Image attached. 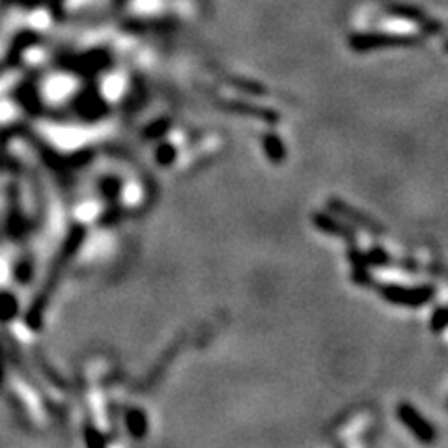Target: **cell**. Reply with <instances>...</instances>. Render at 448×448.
Here are the masks:
<instances>
[{"label":"cell","mask_w":448,"mask_h":448,"mask_svg":"<svg viewBox=\"0 0 448 448\" xmlns=\"http://www.w3.org/2000/svg\"><path fill=\"white\" fill-rule=\"evenodd\" d=\"M379 292L388 303H394L400 307H422L436 294V289L431 286L407 288V286H394V284H383Z\"/></svg>","instance_id":"6da1fadb"},{"label":"cell","mask_w":448,"mask_h":448,"mask_svg":"<svg viewBox=\"0 0 448 448\" xmlns=\"http://www.w3.org/2000/svg\"><path fill=\"white\" fill-rule=\"evenodd\" d=\"M398 418L402 424H405L409 430L413 431V436L417 437L418 441L422 442H433L436 441V430L431 428L430 424L426 422V418L409 404L398 405Z\"/></svg>","instance_id":"7a4b0ae2"},{"label":"cell","mask_w":448,"mask_h":448,"mask_svg":"<svg viewBox=\"0 0 448 448\" xmlns=\"http://www.w3.org/2000/svg\"><path fill=\"white\" fill-rule=\"evenodd\" d=\"M329 208H331L334 213H340L342 217H346V219H348L350 222H355V226H361L362 230H366V232H370V233L383 232V228H381L377 222L372 221L370 217L359 213L357 209H353L346 202H340V200H331V202H329Z\"/></svg>","instance_id":"3957f363"},{"label":"cell","mask_w":448,"mask_h":448,"mask_svg":"<svg viewBox=\"0 0 448 448\" xmlns=\"http://www.w3.org/2000/svg\"><path fill=\"white\" fill-rule=\"evenodd\" d=\"M312 221L316 224V228H319L321 232L331 233V235H340V238H346L348 241L355 240V233H353L351 228L340 224L337 219H332L327 213H314Z\"/></svg>","instance_id":"277c9868"},{"label":"cell","mask_w":448,"mask_h":448,"mask_svg":"<svg viewBox=\"0 0 448 448\" xmlns=\"http://www.w3.org/2000/svg\"><path fill=\"white\" fill-rule=\"evenodd\" d=\"M264 150L265 155L269 157L273 163H283L286 159V147L284 142L275 135V133H267L264 136Z\"/></svg>","instance_id":"5b68a950"},{"label":"cell","mask_w":448,"mask_h":448,"mask_svg":"<svg viewBox=\"0 0 448 448\" xmlns=\"http://www.w3.org/2000/svg\"><path fill=\"white\" fill-rule=\"evenodd\" d=\"M230 111L241 112V114H252V116H262L265 122H276L275 112L267 111V109H256V107H247L245 103H230L228 105Z\"/></svg>","instance_id":"8992f818"},{"label":"cell","mask_w":448,"mask_h":448,"mask_svg":"<svg viewBox=\"0 0 448 448\" xmlns=\"http://www.w3.org/2000/svg\"><path fill=\"white\" fill-rule=\"evenodd\" d=\"M366 262L368 265H375V267H385V265L391 264V256H388L387 252L383 251L381 247H374V249H370L368 254H366Z\"/></svg>","instance_id":"52a82bcc"},{"label":"cell","mask_w":448,"mask_h":448,"mask_svg":"<svg viewBox=\"0 0 448 448\" xmlns=\"http://www.w3.org/2000/svg\"><path fill=\"white\" fill-rule=\"evenodd\" d=\"M448 325V308H437L433 316H431V329L436 332H441Z\"/></svg>","instance_id":"ba28073f"},{"label":"cell","mask_w":448,"mask_h":448,"mask_svg":"<svg viewBox=\"0 0 448 448\" xmlns=\"http://www.w3.org/2000/svg\"><path fill=\"white\" fill-rule=\"evenodd\" d=\"M159 154L165 157V163H170V161L176 157V152H174V147L170 146V144H166V146H163L159 150Z\"/></svg>","instance_id":"9c48e42d"}]
</instances>
